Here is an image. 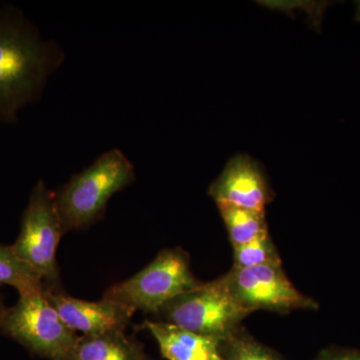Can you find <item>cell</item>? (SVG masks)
I'll use <instances>...</instances> for the list:
<instances>
[{
	"label": "cell",
	"instance_id": "6da1fadb",
	"mask_svg": "<svg viewBox=\"0 0 360 360\" xmlns=\"http://www.w3.org/2000/svg\"><path fill=\"white\" fill-rule=\"evenodd\" d=\"M61 60V51L30 22L13 13L0 14V117L13 120Z\"/></svg>",
	"mask_w": 360,
	"mask_h": 360
},
{
	"label": "cell",
	"instance_id": "7a4b0ae2",
	"mask_svg": "<svg viewBox=\"0 0 360 360\" xmlns=\"http://www.w3.org/2000/svg\"><path fill=\"white\" fill-rule=\"evenodd\" d=\"M134 165L120 149L103 153L54 194L63 231H82L103 219L110 198L134 184Z\"/></svg>",
	"mask_w": 360,
	"mask_h": 360
},
{
	"label": "cell",
	"instance_id": "3957f363",
	"mask_svg": "<svg viewBox=\"0 0 360 360\" xmlns=\"http://www.w3.org/2000/svg\"><path fill=\"white\" fill-rule=\"evenodd\" d=\"M201 283L193 274L186 251L167 248L135 276L108 288L103 298L132 314L135 311L155 314L165 303Z\"/></svg>",
	"mask_w": 360,
	"mask_h": 360
},
{
	"label": "cell",
	"instance_id": "277c9868",
	"mask_svg": "<svg viewBox=\"0 0 360 360\" xmlns=\"http://www.w3.org/2000/svg\"><path fill=\"white\" fill-rule=\"evenodd\" d=\"M250 314L231 295L221 276L176 296L155 314L160 317L158 321L224 342L238 333Z\"/></svg>",
	"mask_w": 360,
	"mask_h": 360
},
{
	"label": "cell",
	"instance_id": "5b68a950",
	"mask_svg": "<svg viewBox=\"0 0 360 360\" xmlns=\"http://www.w3.org/2000/svg\"><path fill=\"white\" fill-rule=\"evenodd\" d=\"M45 292L20 295L0 323L4 335L32 354L51 360H75L80 336L68 328Z\"/></svg>",
	"mask_w": 360,
	"mask_h": 360
},
{
	"label": "cell",
	"instance_id": "8992f818",
	"mask_svg": "<svg viewBox=\"0 0 360 360\" xmlns=\"http://www.w3.org/2000/svg\"><path fill=\"white\" fill-rule=\"evenodd\" d=\"M65 233L54 194L39 180L21 217L20 231L13 246L18 257L41 276L46 291L63 292L56 252Z\"/></svg>",
	"mask_w": 360,
	"mask_h": 360
},
{
	"label": "cell",
	"instance_id": "52a82bcc",
	"mask_svg": "<svg viewBox=\"0 0 360 360\" xmlns=\"http://www.w3.org/2000/svg\"><path fill=\"white\" fill-rule=\"evenodd\" d=\"M222 278L239 304L250 312L260 309L288 312L319 309L314 300L296 290L281 265L232 267Z\"/></svg>",
	"mask_w": 360,
	"mask_h": 360
},
{
	"label": "cell",
	"instance_id": "ba28073f",
	"mask_svg": "<svg viewBox=\"0 0 360 360\" xmlns=\"http://www.w3.org/2000/svg\"><path fill=\"white\" fill-rule=\"evenodd\" d=\"M208 194L217 203H227L265 212L272 200L271 189L262 167L250 155L231 158L224 172L212 182Z\"/></svg>",
	"mask_w": 360,
	"mask_h": 360
},
{
	"label": "cell",
	"instance_id": "9c48e42d",
	"mask_svg": "<svg viewBox=\"0 0 360 360\" xmlns=\"http://www.w3.org/2000/svg\"><path fill=\"white\" fill-rule=\"evenodd\" d=\"M63 322L73 331L84 335H99L112 331H125L132 314L120 305L103 300L87 302L65 292L44 293Z\"/></svg>",
	"mask_w": 360,
	"mask_h": 360
},
{
	"label": "cell",
	"instance_id": "30bf717a",
	"mask_svg": "<svg viewBox=\"0 0 360 360\" xmlns=\"http://www.w3.org/2000/svg\"><path fill=\"white\" fill-rule=\"evenodd\" d=\"M141 328L155 338L161 354L167 360H224L220 354L221 342L215 338L163 321H146Z\"/></svg>",
	"mask_w": 360,
	"mask_h": 360
},
{
	"label": "cell",
	"instance_id": "8fae6325",
	"mask_svg": "<svg viewBox=\"0 0 360 360\" xmlns=\"http://www.w3.org/2000/svg\"><path fill=\"white\" fill-rule=\"evenodd\" d=\"M143 348L125 331L99 335H82L78 340L75 360H136Z\"/></svg>",
	"mask_w": 360,
	"mask_h": 360
},
{
	"label": "cell",
	"instance_id": "7c38bea8",
	"mask_svg": "<svg viewBox=\"0 0 360 360\" xmlns=\"http://www.w3.org/2000/svg\"><path fill=\"white\" fill-rule=\"evenodd\" d=\"M232 248L248 245L260 236L269 233L265 212H255L227 203H217Z\"/></svg>",
	"mask_w": 360,
	"mask_h": 360
},
{
	"label": "cell",
	"instance_id": "4fadbf2b",
	"mask_svg": "<svg viewBox=\"0 0 360 360\" xmlns=\"http://www.w3.org/2000/svg\"><path fill=\"white\" fill-rule=\"evenodd\" d=\"M0 284L13 286L20 295L46 292L41 276L18 257L13 245H0Z\"/></svg>",
	"mask_w": 360,
	"mask_h": 360
},
{
	"label": "cell",
	"instance_id": "5bb4252c",
	"mask_svg": "<svg viewBox=\"0 0 360 360\" xmlns=\"http://www.w3.org/2000/svg\"><path fill=\"white\" fill-rule=\"evenodd\" d=\"M220 354L224 360H285L241 328L221 342Z\"/></svg>",
	"mask_w": 360,
	"mask_h": 360
},
{
	"label": "cell",
	"instance_id": "9a60e30c",
	"mask_svg": "<svg viewBox=\"0 0 360 360\" xmlns=\"http://www.w3.org/2000/svg\"><path fill=\"white\" fill-rule=\"evenodd\" d=\"M260 265H281V258L269 233L248 245L233 248V269H248Z\"/></svg>",
	"mask_w": 360,
	"mask_h": 360
},
{
	"label": "cell",
	"instance_id": "2e32d148",
	"mask_svg": "<svg viewBox=\"0 0 360 360\" xmlns=\"http://www.w3.org/2000/svg\"><path fill=\"white\" fill-rule=\"evenodd\" d=\"M314 360H360V354L338 352V350H324Z\"/></svg>",
	"mask_w": 360,
	"mask_h": 360
},
{
	"label": "cell",
	"instance_id": "e0dca14e",
	"mask_svg": "<svg viewBox=\"0 0 360 360\" xmlns=\"http://www.w3.org/2000/svg\"><path fill=\"white\" fill-rule=\"evenodd\" d=\"M7 307L4 304V297H2L1 293H0V323H1L2 319H4V314H6Z\"/></svg>",
	"mask_w": 360,
	"mask_h": 360
},
{
	"label": "cell",
	"instance_id": "ac0fdd59",
	"mask_svg": "<svg viewBox=\"0 0 360 360\" xmlns=\"http://www.w3.org/2000/svg\"><path fill=\"white\" fill-rule=\"evenodd\" d=\"M136 360H149V359H148V356H146V355L144 354V355H142L141 357H139V359H136Z\"/></svg>",
	"mask_w": 360,
	"mask_h": 360
},
{
	"label": "cell",
	"instance_id": "d6986e66",
	"mask_svg": "<svg viewBox=\"0 0 360 360\" xmlns=\"http://www.w3.org/2000/svg\"><path fill=\"white\" fill-rule=\"evenodd\" d=\"M359 15H360V8H359Z\"/></svg>",
	"mask_w": 360,
	"mask_h": 360
}]
</instances>
